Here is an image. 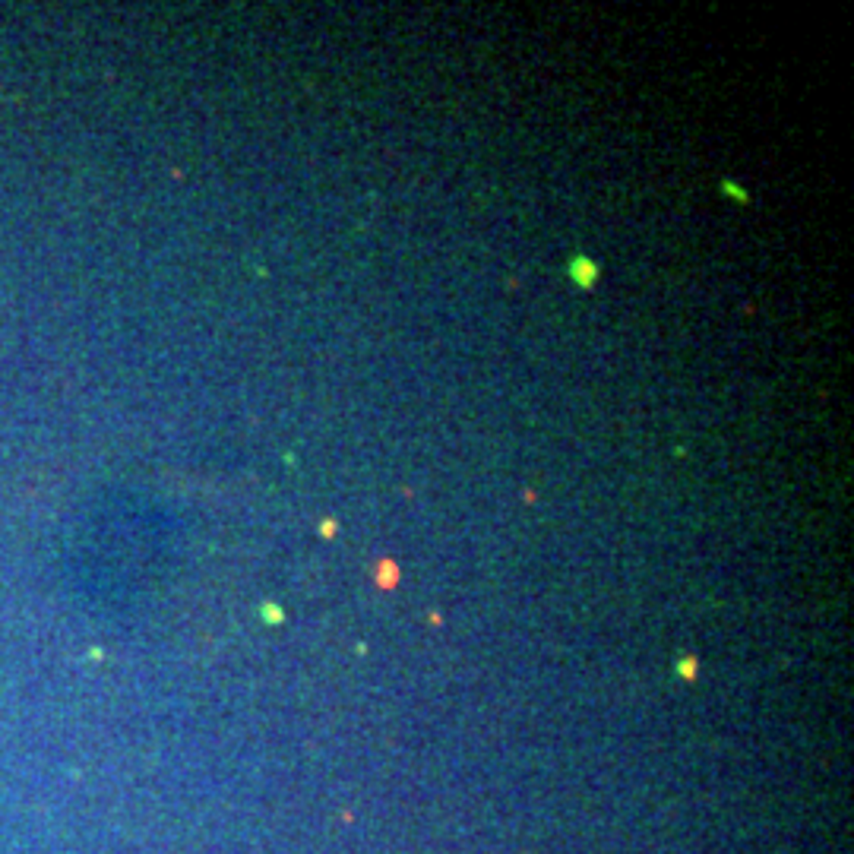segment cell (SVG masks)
Listing matches in <instances>:
<instances>
[{
  "mask_svg": "<svg viewBox=\"0 0 854 854\" xmlns=\"http://www.w3.org/2000/svg\"><path fill=\"white\" fill-rule=\"evenodd\" d=\"M677 671H681V677H696V661H693V658H683L681 665H677Z\"/></svg>",
  "mask_w": 854,
  "mask_h": 854,
  "instance_id": "6da1fadb",
  "label": "cell"
}]
</instances>
